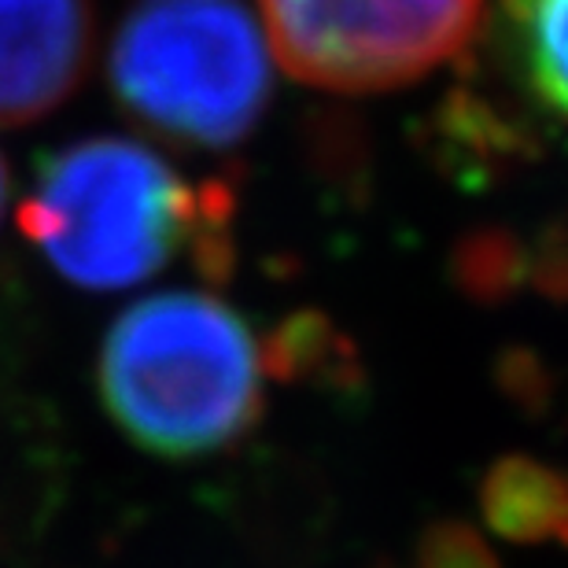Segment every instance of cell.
I'll use <instances>...</instances> for the list:
<instances>
[{
    "label": "cell",
    "instance_id": "1",
    "mask_svg": "<svg viewBox=\"0 0 568 568\" xmlns=\"http://www.w3.org/2000/svg\"><path fill=\"white\" fill-rule=\"evenodd\" d=\"M233 196L222 185H192L126 138H89L41 163L19 225L78 288L119 292L196 255L211 274L230 266Z\"/></svg>",
    "mask_w": 568,
    "mask_h": 568
},
{
    "label": "cell",
    "instance_id": "2",
    "mask_svg": "<svg viewBox=\"0 0 568 568\" xmlns=\"http://www.w3.org/2000/svg\"><path fill=\"white\" fill-rule=\"evenodd\" d=\"M266 366V347L233 306L203 292H163L111 325L100 395L138 447L203 458L258 422Z\"/></svg>",
    "mask_w": 568,
    "mask_h": 568
},
{
    "label": "cell",
    "instance_id": "3",
    "mask_svg": "<svg viewBox=\"0 0 568 568\" xmlns=\"http://www.w3.org/2000/svg\"><path fill=\"white\" fill-rule=\"evenodd\" d=\"M111 89L170 141L230 148L266 108L270 52L241 0H138L111 44Z\"/></svg>",
    "mask_w": 568,
    "mask_h": 568
},
{
    "label": "cell",
    "instance_id": "4",
    "mask_svg": "<svg viewBox=\"0 0 568 568\" xmlns=\"http://www.w3.org/2000/svg\"><path fill=\"white\" fill-rule=\"evenodd\" d=\"M480 8L484 0H258L281 67L328 93L417 82L462 52Z\"/></svg>",
    "mask_w": 568,
    "mask_h": 568
},
{
    "label": "cell",
    "instance_id": "5",
    "mask_svg": "<svg viewBox=\"0 0 568 568\" xmlns=\"http://www.w3.org/2000/svg\"><path fill=\"white\" fill-rule=\"evenodd\" d=\"M93 0H0V126L55 111L93 55Z\"/></svg>",
    "mask_w": 568,
    "mask_h": 568
},
{
    "label": "cell",
    "instance_id": "6",
    "mask_svg": "<svg viewBox=\"0 0 568 568\" xmlns=\"http://www.w3.org/2000/svg\"><path fill=\"white\" fill-rule=\"evenodd\" d=\"M503 30L528 93L568 122V0H503Z\"/></svg>",
    "mask_w": 568,
    "mask_h": 568
},
{
    "label": "cell",
    "instance_id": "7",
    "mask_svg": "<svg viewBox=\"0 0 568 568\" xmlns=\"http://www.w3.org/2000/svg\"><path fill=\"white\" fill-rule=\"evenodd\" d=\"M484 514L509 539H568V476L514 458L484 484Z\"/></svg>",
    "mask_w": 568,
    "mask_h": 568
},
{
    "label": "cell",
    "instance_id": "8",
    "mask_svg": "<svg viewBox=\"0 0 568 568\" xmlns=\"http://www.w3.org/2000/svg\"><path fill=\"white\" fill-rule=\"evenodd\" d=\"M4 200H8V170H4V159H0V211H4Z\"/></svg>",
    "mask_w": 568,
    "mask_h": 568
}]
</instances>
